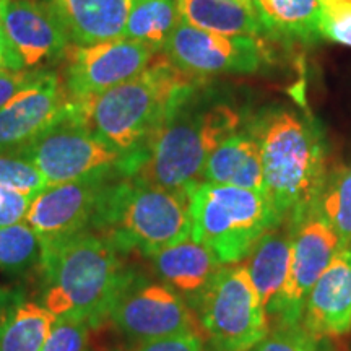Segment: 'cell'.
I'll return each instance as SVG.
<instances>
[{
  "instance_id": "11",
  "label": "cell",
  "mask_w": 351,
  "mask_h": 351,
  "mask_svg": "<svg viewBox=\"0 0 351 351\" xmlns=\"http://www.w3.org/2000/svg\"><path fill=\"white\" fill-rule=\"evenodd\" d=\"M158 54L147 44L112 39L91 46L70 43L62 60V83L67 99L86 101L129 82L150 65Z\"/></svg>"
},
{
  "instance_id": "3",
  "label": "cell",
  "mask_w": 351,
  "mask_h": 351,
  "mask_svg": "<svg viewBox=\"0 0 351 351\" xmlns=\"http://www.w3.org/2000/svg\"><path fill=\"white\" fill-rule=\"evenodd\" d=\"M106 238L88 230L41 251V302L56 319L106 322L132 270Z\"/></svg>"
},
{
  "instance_id": "1",
  "label": "cell",
  "mask_w": 351,
  "mask_h": 351,
  "mask_svg": "<svg viewBox=\"0 0 351 351\" xmlns=\"http://www.w3.org/2000/svg\"><path fill=\"white\" fill-rule=\"evenodd\" d=\"M199 80L179 70L163 52L129 82L96 98L72 103L69 117L82 122L124 156L122 176L130 178L155 134L179 99Z\"/></svg>"
},
{
  "instance_id": "27",
  "label": "cell",
  "mask_w": 351,
  "mask_h": 351,
  "mask_svg": "<svg viewBox=\"0 0 351 351\" xmlns=\"http://www.w3.org/2000/svg\"><path fill=\"white\" fill-rule=\"evenodd\" d=\"M0 186L36 197L46 189L43 176L32 161L19 153H0Z\"/></svg>"
},
{
  "instance_id": "24",
  "label": "cell",
  "mask_w": 351,
  "mask_h": 351,
  "mask_svg": "<svg viewBox=\"0 0 351 351\" xmlns=\"http://www.w3.org/2000/svg\"><path fill=\"white\" fill-rule=\"evenodd\" d=\"M179 21L178 0H134L124 38L161 52Z\"/></svg>"
},
{
  "instance_id": "14",
  "label": "cell",
  "mask_w": 351,
  "mask_h": 351,
  "mask_svg": "<svg viewBox=\"0 0 351 351\" xmlns=\"http://www.w3.org/2000/svg\"><path fill=\"white\" fill-rule=\"evenodd\" d=\"M67 116L62 78L43 70L32 85L0 109V153L20 150Z\"/></svg>"
},
{
  "instance_id": "32",
  "label": "cell",
  "mask_w": 351,
  "mask_h": 351,
  "mask_svg": "<svg viewBox=\"0 0 351 351\" xmlns=\"http://www.w3.org/2000/svg\"><path fill=\"white\" fill-rule=\"evenodd\" d=\"M41 72L43 70L0 69V109L5 106L13 96L32 85L41 75Z\"/></svg>"
},
{
  "instance_id": "26",
  "label": "cell",
  "mask_w": 351,
  "mask_h": 351,
  "mask_svg": "<svg viewBox=\"0 0 351 351\" xmlns=\"http://www.w3.org/2000/svg\"><path fill=\"white\" fill-rule=\"evenodd\" d=\"M41 262V243L25 221L0 226V270L16 274Z\"/></svg>"
},
{
  "instance_id": "33",
  "label": "cell",
  "mask_w": 351,
  "mask_h": 351,
  "mask_svg": "<svg viewBox=\"0 0 351 351\" xmlns=\"http://www.w3.org/2000/svg\"><path fill=\"white\" fill-rule=\"evenodd\" d=\"M135 351H207L202 335L199 333H184L168 339H161L138 345Z\"/></svg>"
},
{
  "instance_id": "19",
  "label": "cell",
  "mask_w": 351,
  "mask_h": 351,
  "mask_svg": "<svg viewBox=\"0 0 351 351\" xmlns=\"http://www.w3.org/2000/svg\"><path fill=\"white\" fill-rule=\"evenodd\" d=\"M202 182L265 192L261 142L251 119L212 152L202 171Z\"/></svg>"
},
{
  "instance_id": "22",
  "label": "cell",
  "mask_w": 351,
  "mask_h": 351,
  "mask_svg": "<svg viewBox=\"0 0 351 351\" xmlns=\"http://www.w3.org/2000/svg\"><path fill=\"white\" fill-rule=\"evenodd\" d=\"M181 20L226 36H267L256 8L241 0H178Z\"/></svg>"
},
{
  "instance_id": "35",
  "label": "cell",
  "mask_w": 351,
  "mask_h": 351,
  "mask_svg": "<svg viewBox=\"0 0 351 351\" xmlns=\"http://www.w3.org/2000/svg\"><path fill=\"white\" fill-rule=\"evenodd\" d=\"M241 2L247 3V5H252V0H241ZM252 7H254V5H252Z\"/></svg>"
},
{
  "instance_id": "8",
  "label": "cell",
  "mask_w": 351,
  "mask_h": 351,
  "mask_svg": "<svg viewBox=\"0 0 351 351\" xmlns=\"http://www.w3.org/2000/svg\"><path fill=\"white\" fill-rule=\"evenodd\" d=\"M12 153L32 161L41 173L46 187L101 174L122 176L124 168V156L119 152L69 116L32 143Z\"/></svg>"
},
{
  "instance_id": "12",
  "label": "cell",
  "mask_w": 351,
  "mask_h": 351,
  "mask_svg": "<svg viewBox=\"0 0 351 351\" xmlns=\"http://www.w3.org/2000/svg\"><path fill=\"white\" fill-rule=\"evenodd\" d=\"M161 52L187 75L205 78L257 72L265 62L267 47L262 38L210 33L181 20Z\"/></svg>"
},
{
  "instance_id": "15",
  "label": "cell",
  "mask_w": 351,
  "mask_h": 351,
  "mask_svg": "<svg viewBox=\"0 0 351 351\" xmlns=\"http://www.w3.org/2000/svg\"><path fill=\"white\" fill-rule=\"evenodd\" d=\"M0 26L23 69L62 59L70 44L64 26L44 0H2Z\"/></svg>"
},
{
  "instance_id": "34",
  "label": "cell",
  "mask_w": 351,
  "mask_h": 351,
  "mask_svg": "<svg viewBox=\"0 0 351 351\" xmlns=\"http://www.w3.org/2000/svg\"><path fill=\"white\" fill-rule=\"evenodd\" d=\"M0 69H10V70H25L21 65V60L15 51L12 49L10 43L3 33L2 26H0Z\"/></svg>"
},
{
  "instance_id": "7",
  "label": "cell",
  "mask_w": 351,
  "mask_h": 351,
  "mask_svg": "<svg viewBox=\"0 0 351 351\" xmlns=\"http://www.w3.org/2000/svg\"><path fill=\"white\" fill-rule=\"evenodd\" d=\"M212 351H252L270 332V320L244 263L223 265L195 309Z\"/></svg>"
},
{
  "instance_id": "6",
  "label": "cell",
  "mask_w": 351,
  "mask_h": 351,
  "mask_svg": "<svg viewBox=\"0 0 351 351\" xmlns=\"http://www.w3.org/2000/svg\"><path fill=\"white\" fill-rule=\"evenodd\" d=\"M276 225L262 192L210 182L192 189L191 238L207 245L223 265L243 262Z\"/></svg>"
},
{
  "instance_id": "10",
  "label": "cell",
  "mask_w": 351,
  "mask_h": 351,
  "mask_svg": "<svg viewBox=\"0 0 351 351\" xmlns=\"http://www.w3.org/2000/svg\"><path fill=\"white\" fill-rule=\"evenodd\" d=\"M289 221L293 225L291 263L287 285L270 319V322L275 319L276 327L301 324L311 288L341 245L346 244L320 212L317 202Z\"/></svg>"
},
{
  "instance_id": "36",
  "label": "cell",
  "mask_w": 351,
  "mask_h": 351,
  "mask_svg": "<svg viewBox=\"0 0 351 351\" xmlns=\"http://www.w3.org/2000/svg\"><path fill=\"white\" fill-rule=\"evenodd\" d=\"M0 2H2V0H0Z\"/></svg>"
},
{
  "instance_id": "17",
  "label": "cell",
  "mask_w": 351,
  "mask_h": 351,
  "mask_svg": "<svg viewBox=\"0 0 351 351\" xmlns=\"http://www.w3.org/2000/svg\"><path fill=\"white\" fill-rule=\"evenodd\" d=\"M160 282L174 289L195 313L223 263L207 245L189 238L148 257Z\"/></svg>"
},
{
  "instance_id": "28",
  "label": "cell",
  "mask_w": 351,
  "mask_h": 351,
  "mask_svg": "<svg viewBox=\"0 0 351 351\" xmlns=\"http://www.w3.org/2000/svg\"><path fill=\"white\" fill-rule=\"evenodd\" d=\"M319 34L351 47V0H319Z\"/></svg>"
},
{
  "instance_id": "2",
  "label": "cell",
  "mask_w": 351,
  "mask_h": 351,
  "mask_svg": "<svg viewBox=\"0 0 351 351\" xmlns=\"http://www.w3.org/2000/svg\"><path fill=\"white\" fill-rule=\"evenodd\" d=\"M243 125V111L199 80L158 129L130 178L191 195L212 152Z\"/></svg>"
},
{
  "instance_id": "23",
  "label": "cell",
  "mask_w": 351,
  "mask_h": 351,
  "mask_svg": "<svg viewBox=\"0 0 351 351\" xmlns=\"http://www.w3.org/2000/svg\"><path fill=\"white\" fill-rule=\"evenodd\" d=\"M269 36L314 43L319 34V0H252Z\"/></svg>"
},
{
  "instance_id": "31",
  "label": "cell",
  "mask_w": 351,
  "mask_h": 351,
  "mask_svg": "<svg viewBox=\"0 0 351 351\" xmlns=\"http://www.w3.org/2000/svg\"><path fill=\"white\" fill-rule=\"evenodd\" d=\"M33 195L5 186H0V226L21 223L28 212Z\"/></svg>"
},
{
  "instance_id": "5",
  "label": "cell",
  "mask_w": 351,
  "mask_h": 351,
  "mask_svg": "<svg viewBox=\"0 0 351 351\" xmlns=\"http://www.w3.org/2000/svg\"><path fill=\"white\" fill-rule=\"evenodd\" d=\"M90 230L122 254L150 257L191 236V195L117 176L104 189Z\"/></svg>"
},
{
  "instance_id": "20",
  "label": "cell",
  "mask_w": 351,
  "mask_h": 351,
  "mask_svg": "<svg viewBox=\"0 0 351 351\" xmlns=\"http://www.w3.org/2000/svg\"><path fill=\"white\" fill-rule=\"evenodd\" d=\"M291 249L293 225L288 219L270 228L244 258V267L265 307L269 320L287 285Z\"/></svg>"
},
{
  "instance_id": "18",
  "label": "cell",
  "mask_w": 351,
  "mask_h": 351,
  "mask_svg": "<svg viewBox=\"0 0 351 351\" xmlns=\"http://www.w3.org/2000/svg\"><path fill=\"white\" fill-rule=\"evenodd\" d=\"M69 41L91 46L122 39L134 0H47Z\"/></svg>"
},
{
  "instance_id": "4",
  "label": "cell",
  "mask_w": 351,
  "mask_h": 351,
  "mask_svg": "<svg viewBox=\"0 0 351 351\" xmlns=\"http://www.w3.org/2000/svg\"><path fill=\"white\" fill-rule=\"evenodd\" d=\"M261 142L265 194L276 223L300 217L327 179L326 145L311 116L274 106L251 117Z\"/></svg>"
},
{
  "instance_id": "13",
  "label": "cell",
  "mask_w": 351,
  "mask_h": 351,
  "mask_svg": "<svg viewBox=\"0 0 351 351\" xmlns=\"http://www.w3.org/2000/svg\"><path fill=\"white\" fill-rule=\"evenodd\" d=\"M117 176L121 174H101L39 192L23 221L38 236L41 251L90 230L104 189Z\"/></svg>"
},
{
  "instance_id": "25",
  "label": "cell",
  "mask_w": 351,
  "mask_h": 351,
  "mask_svg": "<svg viewBox=\"0 0 351 351\" xmlns=\"http://www.w3.org/2000/svg\"><path fill=\"white\" fill-rule=\"evenodd\" d=\"M315 202L343 243H351V168H337L327 174Z\"/></svg>"
},
{
  "instance_id": "29",
  "label": "cell",
  "mask_w": 351,
  "mask_h": 351,
  "mask_svg": "<svg viewBox=\"0 0 351 351\" xmlns=\"http://www.w3.org/2000/svg\"><path fill=\"white\" fill-rule=\"evenodd\" d=\"M41 351H91L90 327L82 320L56 319Z\"/></svg>"
},
{
  "instance_id": "16",
  "label": "cell",
  "mask_w": 351,
  "mask_h": 351,
  "mask_svg": "<svg viewBox=\"0 0 351 351\" xmlns=\"http://www.w3.org/2000/svg\"><path fill=\"white\" fill-rule=\"evenodd\" d=\"M301 326L317 340L351 330V243L341 245L311 288Z\"/></svg>"
},
{
  "instance_id": "21",
  "label": "cell",
  "mask_w": 351,
  "mask_h": 351,
  "mask_svg": "<svg viewBox=\"0 0 351 351\" xmlns=\"http://www.w3.org/2000/svg\"><path fill=\"white\" fill-rule=\"evenodd\" d=\"M56 317L21 288L0 287V351H41Z\"/></svg>"
},
{
  "instance_id": "9",
  "label": "cell",
  "mask_w": 351,
  "mask_h": 351,
  "mask_svg": "<svg viewBox=\"0 0 351 351\" xmlns=\"http://www.w3.org/2000/svg\"><path fill=\"white\" fill-rule=\"evenodd\" d=\"M108 320L138 345L184 333L202 335L194 311L174 289L134 270L116 296Z\"/></svg>"
},
{
  "instance_id": "30",
  "label": "cell",
  "mask_w": 351,
  "mask_h": 351,
  "mask_svg": "<svg viewBox=\"0 0 351 351\" xmlns=\"http://www.w3.org/2000/svg\"><path fill=\"white\" fill-rule=\"evenodd\" d=\"M252 351H320L319 340L301 324L275 327Z\"/></svg>"
}]
</instances>
